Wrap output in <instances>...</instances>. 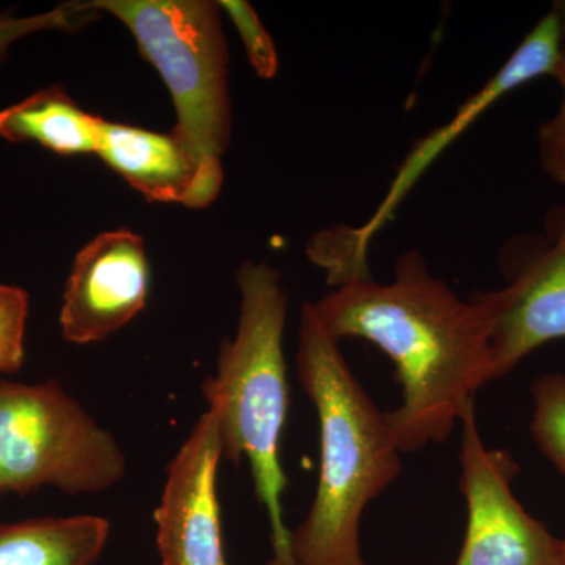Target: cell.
Here are the masks:
<instances>
[{
    "instance_id": "cell-1",
    "label": "cell",
    "mask_w": 565,
    "mask_h": 565,
    "mask_svg": "<svg viewBox=\"0 0 565 565\" xmlns=\"http://www.w3.org/2000/svg\"><path fill=\"white\" fill-rule=\"evenodd\" d=\"M311 305L334 340L370 341L396 366L401 404L386 419L401 455L444 444L494 381L484 308L435 277L419 252L397 258L392 281L349 282Z\"/></svg>"
},
{
    "instance_id": "cell-2",
    "label": "cell",
    "mask_w": 565,
    "mask_h": 565,
    "mask_svg": "<svg viewBox=\"0 0 565 565\" xmlns=\"http://www.w3.org/2000/svg\"><path fill=\"white\" fill-rule=\"evenodd\" d=\"M297 377L319 419V479L313 503L291 530L294 565H366L360 545L364 509L403 468L392 429L352 373L340 341L307 303L300 313Z\"/></svg>"
},
{
    "instance_id": "cell-3",
    "label": "cell",
    "mask_w": 565,
    "mask_h": 565,
    "mask_svg": "<svg viewBox=\"0 0 565 565\" xmlns=\"http://www.w3.org/2000/svg\"><path fill=\"white\" fill-rule=\"evenodd\" d=\"M239 321L223 341L217 371L202 384L207 408L221 427L223 460L239 467L247 459L256 500L266 512L273 557L266 565H294L291 530L282 516L288 489L281 465V437L288 423V367L285 337L288 296L269 263L244 262L236 273Z\"/></svg>"
},
{
    "instance_id": "cell-4",
    "label": "cell",
    "mask_w": 565,
    "mask_h": 565,
    "mask_svg": "<svg viewBox=\"0 0 565 565\" xmlns=\"http://www.w3.org/2000/svg\"><path fill=\"white\" fill-rule=\"evenodd\" d=\"M90 3L129 29L141 57L169 88L178 120L172 132L199 167L203 199L210 206L222 189V156L232 137L228 44L221 6L210 0Z\"/></svg>"
},
{
    "instance_id": "cell-5",
    "label": "cell",
    "mask_w": 565,
    "mask_h": 565,
    "mask_svg": "<svg viewBox=\"0 0 565 565\" xmlns=\"http://www.w3.org/2000/svg\"><path fill=\"white\" fill-rule=\"evenodd\" d=\"M126 473L128 459L115 435L57 381L0 379V493L28 497L43 487L99 493Z\"/></svg>"
},
{
    "instance_id": "cell-6",
    "label": "cell",
    "mask_w": 565,
    "mask_h": 565,
    "mask_svg": "<svg viewBox=\"0 0 565 565\" xmlns=\"http://www.w3.org/2000/svg\"><path fill=\"white\" fill-rule=\"evenodd\" d=\"M559 52V18L552 9L526 33L490 79L462 106L457 107L448 121L416 141L394 174L390 191L366 223L360 226L337 225L311 237L307 245L308 256L316 266L326 270L327 281L332 288L371 278L367 266L371 243L386 222L392 221L394 212L419 178L437 161L438 156L444 154L451 143L509 93L539 77H553Z\"/></svg>"
},
{
    "instance_id": "cell-7",
    "label": "cell",
    "mask_w": 565,
    "mask_h": 565,
    "mask_svg": "<svg viewBox=\"0 0 565 565\" xmlns=\"http://www.w3.org/2000/svg\"><path fill=\"white\" fill-rule=\"evenodd\" d=\"M498 264L503 288L473 294L492 327L494 381L565 338V203L546 212L541 232L509 237Z\"/></svg>"
},
{
    "instance_id": "cell-8",
    "label": "cell",
    "mask_w": 565,
    "mask_h": 565,
    "mask_svg": "<svg viewBox=\"0 0 565 565\" xmlns=\"http://www.w3.org/2000/svg\"><path fill=\"white\" fill-rule=\"evenodd\" d=\"M460 467L467 530L455 565H565V539L550 533L516 500L512 482L519 463L482 440L476 401L460 419Z\"/></svg>"
},
{
    "instance_id": "cell-9",
    "label": "cell",
    "mask_w": 565,
    "mask_h": 565,
    "mask_svg": "<svg viewBox=\"0 0 565 565\" xmlns=\"http://www.w3.org/2000/svg\"><path fill=\"white\" fill-rule=\"evenodd\" d=\"M222 460L217 415L207 408L167 467L154 511L161 565H228L217 494Z\"/></svg>"
},
{
    "instance_id": "cell-10",
    "label": "cell",
    "mask_w": 565,
    "mask_h": 565,
    "mask_svg": "<svg viewBox=\"0 0 565 565\" xmlns=\"http://www.w3.org/2000/svg\"><path fill=\"white\" fill-rule=\"evenodd\" d=\"M151 269L143 237L129 230L98 234L74 258L61 310L73 344L107 340L147 307Z\"/></svg>"
},
{
    "instance_id": "cell-11",
    "label": "cell",
    "mask_w": 565,
    "mask_h": 565,
    "mask_svg": "<svg viewBox=\"0 0 565 565\" xmlns=\"http://www.w3.org/2000/svg\"><path fill=\"white\" fill-rule=\"evenodd\" d=\"M99 158L150 202L202 210L199 167L173 132L104 120Z\"/></svg>"
},
{
    "instance_id": "cell-12",
    "label": "cell",
    "mask_w": 565,
    "mask_h": 565,
    "mask_svg": "<svg viewBox=\"0 0 565 565\" xmlns=\"http://www.w3.org/2000/svg\"><path fill=\"white\" fill-rule=\"evenodd\" d=\"M102 117L82 109L62 85L33 93L0 110V137L33 143L58 156L98 154Z\"/></svg>"
},
{
    "instance_id": "cell-13",
    "label": "cell",
    "mask_w": 565,
    "mask_h": 565,
    "mask_svg": "<svg viewBox=\"0 0 565 565\" xmlns=\"http://www.w3.org/2000/svg\"><path fill=\"white\" fill-rule=\"evenodd\" d=\"M109 537L110 522L98 515L0 523V565H96Z\"/></svg>"
},
{
    "instance_id": "cell-14",
    "label": "cell",
    "mask_w": 565,
    "mask_h": 565,
    "mask_svg": "<svg viewBox=\"0 0 565 565\" xmlns=\"http://www.w3.org/2000/svg\"><path fill=\"white\" fill-rule=\"evenodd\" d=\"M531 437L557 473L565 478V371H553L531 384Z\"/></svg>"
},
{
    "instance_id": "cell-15",
    "label": "cell",
    "mask_w": 565,
    "mask_h": 565,
    "mask_svg": "<svg viewBox=\"0 0 565 565\" xmlns=\"http://www.w3.org/2000/svg\"><path fill=\"white\" fill-rule=\"evenodd\" d=\"M218 6L228 14L234 29L239 33L256 76L266 81L274 79L280 68L277 46L256 10L244 0H222Z\"/></svg>"
},
{
    "instance_id": "cell-16",
    "label": "cell",
    "mask_w": 565,
    "mask_h": 565,
    "mask_svg": "<svg viewBox=\"0 0 565 565\" xmlns=\"http://www.w3.org/2000/svg\"><path fill=\"white\" fill-rule=\"evenodd\" d=\"M98 13L99 11L93 9L90 3H70L46 13L33 14V17L17 18L10 13L0 14V63L6 61L11 44L22 36L44 31L74 32L84 28Z\"/></svg>"
},
{
    "instance_id": "cell-17",
    "label": "cell",
    "mask_w": 565,
    "mask_h": 565,
    "mask_svg": "<svg viewBox=\"0 0 565 565\" xmlns=\"http://www.w3.org/2000/svg\"><path fill=\"white\" fill-rule=\"evenodd\" d=\"M561 24L559 62L553 77L563 90L559 109L539 128V158L542 170L556 184L565 185V2L553 6Z\"/></svg>"
},
{
    "instance_id": "cell-18",
    "label": "cell",
    "mask_w": 565,
    "mask_h": 565,
    "mask_svg": "<svg viewBox=\"0 0 565 565\" xmlns=\"http://www.w3.org/2000/svg\"><path fill=\"white\" fill-rule=\"evenodd\" d=\"M29 294L18 286L0 285V373L14 374L25 360Z\"/></svg>"
}]
</instances>
